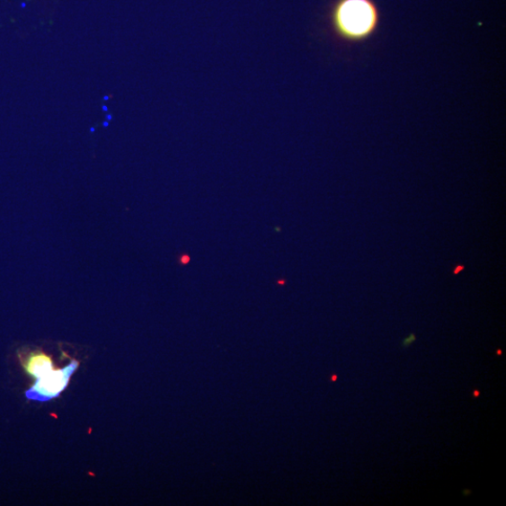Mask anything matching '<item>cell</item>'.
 <instances>
[{
	"mask_svg": "<svg viewBox=\"0 0 506 506\" xmlns=\"http://www.w3.org/2000/svg\"><path fill=\"white\" fill-rule=\"evenodd\" d=\"M379 22V11L373 0H337L330 12L333 34L349 45L369 39L377 32Z\"/></svg>",
	"mask_w": 506,
	"mask_h": 506,
	"instance_id": "1",
	"label": "cell"
},
{
	"mask_svg": "<svg viewBox=\"0 0 506 506\" xmlns=\"http://www.w3.org/2000/svg\"><path fill=\"white\" fill-rule=\"evenodd\" d=\"M78 366L77 361H72L60 369H51L42 374L36 378L35 384L26 392V397L40 403H47L58 398L61 392L68 386Z\"/></svg>",
	"mask_w": 506,
	"mask_h": 506,
	"instance_id": "2",
	"label": "cell"
},
{
	"mask_svg": "<svg viewBox=\"0 0 506 506\" xmlns=\"http://www.w3.org/2000/svg\"><path fill=\"white\" fill-rule=\"evenodd\" d=\"M26 369L31 376L38 378L42 374L53 369L52 360L46 355L35 354L30 358Z\"/></svg>",
	"mask_w": 506,
	"mask_h": 506,
	"instance_id": "3",
	"label": "cell"
},
{
	"mask_svg": "<svg viewBox=\"0 0 506 506\" xmlns=\"http://www.w3.org/2000/svg\"><path fill=\"white\" fill-rule=\"evenodd\" d=\"M414 340H415L414 336H413V335H411L410 338H407V339L404 341V346H408V345H410Z\"/></svg>",
	"mask_w": 506,
	"mask_h": 506,
	"instance_id": "4",
	"label": "cell"
},
{
	"mask_svg": "<svg viewBox=\"0 0 506 506\" xmlns=\"http://www.w3.org/2000/svg\"><path fill=\"white\" fill-rule=\"evenodd\" d=\"M461 270H464V267H457L454 273L457 274V273H458Z\"/></svg>",
	"mask_w": 506,
	"mask_h": 506,
	"instance_id": "5",
	"label": "cell"
},
{
	"mask_svg": "<svg viewBox=\"0 0 506 506\" xmlns=\"http://www.w3.org/2000/svg\"><path fill=\"white\" fill-rule=\"evenodd\" d=\"M478 395V392H477V391H475V395Z\"/></svg>",
	"mask_w": 506,
	"mask_h": 506,
	"instance_id": "6",
	"label": "cell"
}]
</instances>
